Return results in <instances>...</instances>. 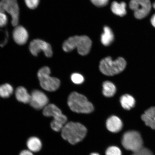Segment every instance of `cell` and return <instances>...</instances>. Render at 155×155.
Returning a JSON list of instances; mask_svg holds the SVG:
<instances>
[{
    "mask_svg": "<svg viewBox=\"0 0 155 155\" xmlns=\"http://www.w3.org/2000/svg\"><path fill=\"white\" fill-rule=\"evenodd\" d=\"M86 128L78 123L70 122L64 126L61 130V136L71 144L80 142L86 137Z\"/></svg>",
    "mask_w": 155,
    "mask_h": 155,
    "instance_id": "cell-1",
    "label": "cell"
},
{
    "mask_svg": "<svg viewBox=\"0 0 155 155\" xmlns=\"http://www.w3.org/2000/svg\"><path fill=\"white\" fill-rule=\"evenodd\" d=\"M92 44L91 40L88 36H75L64 42L63 49L66 52H69L77 48L80 55L84 56L90 53Z\"/></svg>",
    "mask_w": 155,
    "mask_h": 155,
    "instance_id": "cell-2",
    "label": "cell"
},
{
    "mask_svg": "<svg viewBox=\"0 0 155 155\" xmlns=\"http://www.w3.org/2000/svg\"><path fill=\"white\" fill-rule=\"evenodd\" d=\"M68 104L71 111L78 113L90 114L94 110L93 104L86 97L76 92L70 94Z\"/></svg>",
    "mask_w": 155,
    "mask_h": 155,
    "instance_id": "cell-3",
    "label": "cell"
},
{
    "mask_svg": "<svg viewBox=\"0 0 155 155\" xmlns=\"http://www.w3.org/2000/svg\"><path fill=\"white\" fill-rule=\"evenodd\" d=\"M127 62L122 57L113 60L111 57H107L104 58L100 61V70L102 73L112 76L118 74L123 71L125 68Z\"/></svg>",
    "mask_w": 155,
    "mask_h": 155,
    "instance_id": "cell-4",
    "label": "cell"
},
{
    "mask_svg": "<svg viewBox=\"0 0 155 155\" xmlns=\"http://www.w3.org/2000/svg\"><path fill=\"white\" fill-rule=\"evenodd\" d=\"M50 68L44 67L38 71V76L40 86L42 88L48 91L54 92L59 88L61 82L57 78L50 76Z\"/></svg>",
    "mask_w": 155,
    "mask_h": 155,
    "instance_id": "cell-5",
    "label": "cell"
},
{
    "mask_svg": "<svg viewBox=\"0 0 155 155\" xmlns=\"http://www.w3.org/2000/svg\"><path fill=\"white\" fill-rule=\"evenodd\" d=\"M122 144L127 150L137 152L143 147V141L141 135L138 132L130 131L124 134L122 140Z\"/></svg>",
    "mask_w": 155,
    "mask_h": 155,
    "instance_id": "cell-6",
    "label": "cell"
},
{
    "mask_svg": "<svg viewBox=\"0 0 155 155\" xmlns=\"http://www.w3.org/2000/svg\"><path fill=\"white\" fill-rule=\"evenodd\" d=\"M0 12L8 13L12 17L11 24L12 26L15 27L18 26L19 9L17 0H1Z\"/></svg>",
    "mask_w": 155,
    "mask_h": 155,
    "instance_id": "cell-7",
    "label": "cell"
},
{
    "mask_svg": "<svg viewBox=\"0 0 155 155\" xmlns=\"http://www.w3.org/2000/svg\"><path fill=\"white\" fill-rule=\"evenodd\" d=\"M129 6L134 12L135 18L139 19L147 17L152 8L150 0H131Z\"/></svg>",
    "mask_w": 155,
    "mask_h": 155,
    "instance_id": "cell-8",
    "label": "cell"
},
{
    "mask_svg": "<svg viewBox=\"0 0 155 155\" xmlns=\"http://www.w3.org/2000/svg\"><path fill=\"white\" fill-rule=\"evenodd\" d=\"M29 49L31 53L34 56H37L41 51L48 58L51 57L53 54L51 45L40 39H36L31 41L29 45Z\"/></svg>",
    "mask_w": 155,
    "mask_h": 155,
    "instance_id": "cell-9",
    "label": "cell"
},
{
    "mask_svg": "<svg viewBox=\"0 0 155 155\" xmlns=\"http://www.w3.org/2000/svg\"><path fill=\"white\" fill-rule=\"evenodd\" d=\"M48 98L46 95L40 90H35L31 94V99L29 104L31 106L36 110L44 108L48 104Z\"/></svg>",
    "mask_w": 155,
    "mask_h": 155,
    "instance_id": "cell-10",
    "label": "cell"
},
{
    "mask_svg": "<svg viewBox=\"0 0 155 155\" xmlns=\"http://www.w3.org/2000/svg\"><path fill=\"white\" fill-rule=\"evenodd\" d=\"M29 35L28 31L22 26H17L13 32V38L17 44L24 45L28 40Z\"/></svg>",
    "mask_w": 155,
    "mask_h": 155,
    "instance_id": "cell-11",
    "label": "cell"
},
{
    "mask_svg": "<svg viewBox=\"0 0 155 155\" xmlns=\"http://www.w3.org/2000/svg\"><path fill=\"white\" fill-rule=\"evenodd\" d=\"M108 130L112 133H118L121 130L123 124L121 120L115 116H112L107 119L106 123Z\"/></svg>",
    "mask_w": 155,
    "mask_h": 155,
    "instance_id": "cell-12",
    "label": "cell"
},
{
    "mask_svg": "<svg viewBox=\"0 0 155 155\" xmlns=\"http://www.w3.org/2000/svg\"><path fill=\"white\" fill-rule=\"evenodd\" d=\"M141 119L147 126L155 130V107H152L147 110L141 116Z\"/></svg>",
    "mask_w": 155,
    "mask_h": 155,
    "instance_id": "cell-13",
    "label": "cell"
},
{
    "mask_svg": "<svg viewBox=\"0 0 155 155\" xmlns=\"http://www.w3.org/2000/svg\"><path fill=\"white\" fill-rule=\"evenodd\" d=\"M43 114L46 117H53L54 119H58L64 115L61 110L54 104H48L44 108Z\"/></svg>",
    "mask_w": 155,
    "mask_h": 155,
    "instance_id": "cell-14",
    "label": "cell"
},
{
    "mask_svg": "<svg viewBox=\"0 0 155 155\" xmlns=\"http://www.w3.org/2000/svg\"><path fill=\"white\" fill-rule=\"evenodd\" d=\"M15 96L18 101L24 104L29 103L31 99V94L24 87L20 86L16 89Z\"/></svg>",
    "mask_w": 155,
    "mask_h": 155,
    "instance_id": "cell-15",
    "label": "cell"
},
{
    "mask_svg": "<svg viewBox=\"0 0 155 155\" xmlns=\"http://www.w3.org/2000/svg\"><path fill=\"white\" fill-rule=\"evenodd\" d=\"M26 145L28 150L32 152H39L42 147L41 140L36 137H32L29 138L27 141Z\"/></svg>",
    "mask_w": 155,
    "mask_h": 155,
    "instance_id": "cell-16",
    "label": "cell"
},
{
    "mask_svg": "<svg viewBox=\"0 0 155 155\" xmlns=\"http://www.w3.org/2000/svg\"><path fill=\"white\" fill-rule=\"evenodd\" d=\"M104 33L101 36V41L104 46H108L114 41V34L111 29L108 26L104 27Z\"/></svg>",
    "mask_w": 155,
    "mask_h": 155,
    "instance_id": "cell-17",
    "label": "cell"
},
{
    "mask_svg": "<svg viewBox=\"0 0 155 155\" xmlns=\"http://www.w3.org/2000/svg\"><path fill=\"white\" fill-rule=\"evenodd\" d=\"M126 7L127 5L124 2L119 3L114 1L112 3L111 9L114 14L118 16L123 17L127 14Z\"/></svg>",
    "mask_w": 155,
    "mask_h": 155,
    "instance_id": "cell-18",
    "label": "cell"
},
{
    "mask_svg": "<svg viewBox=\"0 0 155 155\" xmlns=\"http://www.w3.org/2000/svg\"><path fill=\"white\" fill-rule=\"evenodd\" d=\"M120 102L124 109L130 110L134 107L135 104V99L133 96L128 94H125L122 96L120 98Z\"/></svg>",
    "mask_w": 155,
    "mask_h": 155,
    "instance_id": "cell-19",
    "label": "cell"
},
{
    "mask_svg": "<svg viewBox=\"0 0 155 155\" xmlns=\"http://www.w3.org/2000/svg\"><path fill=\"white\" fill-rule=\"evenodd\" d=\"M103 94L107 97H111L115 94L116 88L114 83L108 81L104 82L103 84Z\"/></svg>",
    "mask_w": 155,
    "mask_h": 155,
    "instance_id": "cell-20",
    "label": "cell"
},
{
    "mask_svg": "<svg viewBox=\"0 0 155 155\" xmlns=\"http://www.w3.org/2000/svg\"><path fill=\"white\" fill-rule=\"evenodd\" d=\"M13 92V88L11 84L5 83L0 86V97L3 98H8Z\"/></svg>",
    "mask_w": 155,
    "mask_h": 155,
    "instance_id": "cell-21",
    "label": "cell"
},
{
    "mask_svg": "<svg viewBox=\"0 0 155 155\" xmlns=\"http://www.w3.org/2000/svg\"><path fill=\"white\" fill-rule=\"evenodd\" d=\"M71 79L72 82L75 84H82L84 81V77L79 73H75L71 75Z\"/></svg>",
    "mask_w": 155,
    "mask_h": 155,
    "instance_id": "cell-22",
    "label": "cell"
},
{
    "mask_svg": "<svg viewBox=\"0 0 155 155\" xmlns=\"http://www.w3.org/2000/svg\"><path fill=\"white\" fill-rule=\"evenodd\" d=\"M106 155H122L121 152L118 147L116 146L109 147L106 152Z\"/></svg>",
    "mask_w": 155,
    "mask_h": 155,
    "instance_id": "cell-23",
    "label": "cell"
},
{
    "mask_svg": "<svg viewBox=\"0 0 155 155\" xmlns=\"http://www.w3.org/2000/svg\"><path fill=\"white\" fill-rule=\"evenodd\" d=\"M24 1L27 6L31 9L37 8L40 3V0H24Z\"/></svg>",
    "mask_w": 155,
    "mask_h": 155,
    "instance_id": "cell-24",
    "label": "cell"
},
{
    "mask_svg": "<svg viewBox=\"0 0 155 155\" xmlns=\"http://www.w3.org/2000/svg\"><path fill=\"white\" fill-rule=\"evenodd\" d=\"M8 19L5 13L0 12V28H3L7 25Z\"/></svg>",
    "mask_w": 155,
    "mask_h": 155,
    "instance_id": "cell-25",
    "label": "cell"
},
{
    "mask_svg": "<svg viewBox=\"0 0 155 155\" xmlns=\"http://www.w3.org/2000/svg\"><path fill=\"white\" fill-rule=\"evenodd\" d=\"M132 155H153V154L150 150L143 147L140 150L134 153Z\"/></svg>",
    "mask_w": 155,
    "mask_h": 155,
    "instance_id": "cell-26",
    "label": "cell"
},
{
    "mask_svg": "<svg viewBox=\"0 0 155 155\" xmlns=\"http://www.w3.org/2000/svg\"><path fill=\"white\" fill-rule=\"evenodd\" d=\"M91 1L96 6L103 7L108 4L109 0H91Z\"/></svg>",
    "mask_w": 155,
    "mask_h": 155,
    "instance_id": "cell-27",
    "label": "cell"
},
{
    "mask_svg": "<svg viewBox=\"0 0 155 155\" xmlns=\"http://www.w3.org/2000/svg\"><path fill=\"white\" fill-rule=\"evenodd\" d=\"M8 32L6 31H5V39L3 41L0 43V46H1V47H3L5 45L7 44L8 41Z\"/></svg>",
    "mask_w": 155,
    "mask_h": 155,
    "instance_id": "cell-28",
    "label": "cell"
},
{
    "mask_svg": "<svg viewBox=\"0 0 155 155\" xmlns=\"http://www.w3.org/2000/svg\"><path fill=\"white\" fill-rule=\"evenodd\" d=\"M19 155H34L32 152L30 150H24L20 152Z\"/></svg>",
    "mask_w": 155,
    "mask_h": 155,
    "instance_id": "cell-29",
    "label": "cell"
},
{
    "mask_svg": "<svg viewBox=\"0 0 155 155\" xmlns=\"http://www.w3.org/2000/svg\"><path fill=\"white\" fill-rule=\"evenodd\" d=\"M150 22L152 26L155 28V14L153 15L151 17Z\"/></svg>",
    "mask_w": 155,
    "mask_h": 155,
    "instance_id": "cell-30",
    "label": "cell"
},
{
    "mask_svg": "<svg viewBox=\"0 0 155 155\" xmlns=\"http://www.w3.org/2000/svg\"><path fill=\"white\" fill-rule=\"evenodd\" d=\"M90 155H100L98 153H92Z\"/></svg>",
    "mask_w": 155,
    "mask_h": 155,
    "instance_id": "cell-31",
    "label": "cell"
},
{
    "mask_svg": "<svg viewBox=\"0 0 155 155\" xmlns=\"http://www.w3.org/2000/svg\"><path fill=\"white\" fill-rule=\"evenodd\" d=\"M153 8L155 9V2L153 3Z\"/></svg>",
    "mask_w": 155,
    "mask_h": 155,
    "instance_id": "cell-32",
    "label": "cell"
}]
</instances>
